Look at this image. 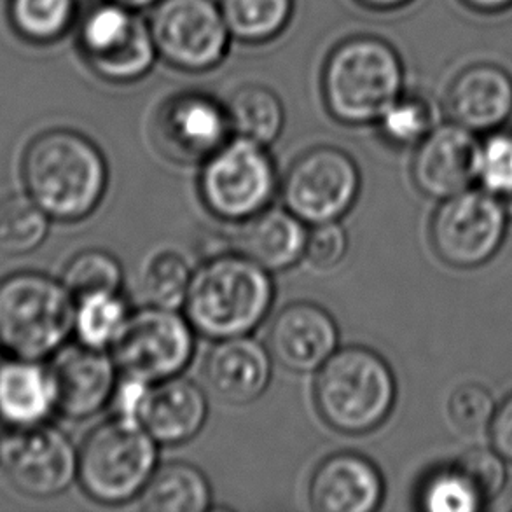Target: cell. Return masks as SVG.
I'll use <instances>...</instances> for the list:
<instances>
[{"label":"cell","instance_id":"obj_2","mask_svg":"<svg viewBox=\"0 0 512 512\" xmlns=\"http://www.w3.org/2000/svg\"><path fill=\"white\" fill-rule=\"evenodd\" d=\"M21 173L30 198L53 219L81 221L104 198L109 168L83 133L53 128L30 140Z\"/></svg>","mask_w":512,"mask_h":512},{"label":"cell","instance_id":"obj_34","mask_svg":"<svg viewBox=\"0 0 512 512\" xmlns=\"http://www.w3.org/2000/svg\"><path fill=\"white\" fill-rule=\"evenodd\" d=\"M478 182L500 200L512 196V130L499 128L479 140Z\"/></svg>","mask_w":512,"mask_h":512},{"label":"cell","instance_id":"obj_21","mask_svg":"<svg viewBox=\"0 0 512 512\" xmlns=\"http://www.w3.org/2000/svg\"><path fill=\"white\" fill-rule=\"evenodd\" d=\"M207 395L193 381L173 376L153 383L140 408L139 422L158 444H184L207 422Z\"/></svg>","mask_w":512,"mask_h":512},{"label":"cell","instance_id":"obj_7","mask_svg":"<svg viewBox=\"0 0 512 512\" xmlns=\"http://www.w3.org/2000/svg\"><path fill=\"white\" fill-rule=\"evenodd\" d=\"M77 49L104 83H140L160 62L149 21L112 0H97L79 14Z\"/></svg>","mask_w":512,"mask_h":512},{"label":"cell","instance_id":"obj_9","mask_svg":"<svg viewBox=\"0 0 512 512\" xmlns=\"http://www.w3.org/2000/svg\"><path fill=\"white\" fill-rule=\"evenodd\" d=\"M147 21L160 62L184 74L219 69L235 42L219 0H160Z\"/></svg>","mask_w":512,"mask_h":512},{"label":"cell","instance_id":"obj_37","mask_svg":"<svg viewBox=\"0 0 512 512\" xmlns=\"http://www.w3.org/2000/svg\"><path fill=\"white\" fill-rule=\"evenodd\" d=\"M348 252V235L340 222H322L308 231L305 256L313 266L329 270L343 261Z\"/></svg>","mask_w":512,"mask_h":512},{"label":"cell","instance_id":"obj_10","mask_svg":"<svg viewBox=\"0 0 512 512\" xmlns=\"http://www.w3.org/2000/svg\"><path fill=\"white\" fill-rule=\"evenodd\" d=\"M507 228L509 215L502 200L471 187L439 203L430 221V242L443 263L474 270L499 254Z\"/></svg>","mask_w":512,"mask_h":512},{"label":"cell","instance_id":"obj_24","mask_svg":"<svg viewBox=\"0 0 512 512\" xmlns=\"http://www.w3.org/2000/svg\"><path fill=\"white\" fill-rule=\"evenodd\" d=\"M210 506L212 488L207 476L184 462L158 467L140 493V507L147 512H205Z\"/></svg>","mask_w":512,"mask_h":512},{"label":"cell","instance_id":"obj_42","mask_svg":"<svg viewBox=\"0 0 512 512\" xmlns=\"http://www.w3.org/2000/svg\"><path fill=\"white\" fill-rule=\"evenodd\" d=\"M119 6L128 7L135 13H144V11H151L160 0H112Z\"/></svg>","mask_w":512,"mask_h":512},{"label":"cell","instance_id":"obj_4","mask_svg":"<svg viewBox=\"0 0 512 512\" xmlns=\"http://www.w3.org/2000/svg\"><path fill=\"white\" fill-rule=\"evenodd\" d=\"M315 404L322 420L348 436L378 429L397 399L394 371L380 353L346 346L324 362L315 378Z\"/></svg>","mask_w":512,"mask_h":512},{"label":"cell","instance_id":"obj_12","mask_svg":"<svg viewBox=\"0 0 512 512\" xmlns=\"http://www.w3.org/2000/svg\"><path fill=\"white\" fill-rule=\"evenodd\" d=\"M360 193V170L338 147H313L292 163L282 182L285 208L305 224L340 221Z\"/></svg>","mask_w":512,"mask_h":512},{"label":"cell","instance_id":"obj_5","mask_svg":"<svg viewBox=\"0 0 512 512\" xmlns=\"http://www.w3.org/2000/svg\"><path fill=\"white\" fill-rule=\"evenodd\" d=\"M76 299L63 282L35 271L0 280V345L14 357L39 360L74 331Z\"/></svg>","mask_w":512,"mask_h":512},{"label":"cell","instance_id":"obj_14","mask_svg":"<svg viewBox=\"0 0 512 512\" xmlns=\"http://www.w3.org/2000/svg\"><path fill=\"white\" fill-rule=\"evenodd\" d=\"M79 453L67 434L46 423L14 427L2 437L0 465L20 492L49 499L77 478Z\"/></svg>","mask_w":512,"mask_h":512},{"label":"cell","instance_id":"obj_3","mask_svg":"<svg viewBox=\"0 0 512 512\" xmlns=\"http://www.w3.org/2000/svg\"><path fill=\"white\" fill-rule=\"evenodd\" d=\"M273 298L270 271L238 252L212 257L193 271L184 310L196 333L210 340H228L261 326Z\"/></svg>","mask_w":512,"mask_h":512},{"label":"cell","instance_id":"obj_33","mask_svg":"<svg viewBox=\"0 0 512 512\" xmlns=\"http://www.w3.org/2000/svg\"><path fill=\"white\" fill-rule=\"evenodd\" d=\"M121 284L123 268L104 250H84L63 271V285L76 301L102 292H119Z\"/></svg>","mask_w":512,"mask_h":512},{"label":"cell","instance_id":"obj_32","mask_svg":"<svg viewBox=\"0 0 512 512\" xmlns=\"http://www.w3.org/2000/svg\"><path fill=\"white\" fill-rule=\"evenodd\" d=\"M418 507L427 512H476L485 502L457 464L429 474L418 492Z\"/></svg>","mask_w":512,"mask_h":512},{"label":"cell","instance_id":"obj_19","mask_svg":"<svg viewBox=\"0 0 512 512\" xmlns=\"http://www.w3.org/2000/svg\"><path fill=\"white\" fill-rule=\"evenodd\" d=\"M308 495L315 511L373 512L381 506L385 481L369 458L343 451L313 472Z\"/></svg>","mask_w":512,"mask_h":512},{"label":"cell","instance_id":"obj_1","mask_svg":"<svg viewBox=\"0 0 512 512\" xmlns=\"http://www.w3.org/2000/svg\"><path fill=\"white\" fill-rule=\"evenodd\" d=\"M406 88L399 49L380 35L341 39L320 69V95L327 114L340 125H376Z\"/></svg>","mask_w":512,"mask_h":512},{"label":"cell","instance_id":"obj_23","mask_svg":"<svg viewBox=\"0 0 512 512\" xmlns=\"http://www.w3.org/2000/svg\"><path fill=\"white\" fill-rule=\"evenodd\" d=\"M55 408L48 369L34 360H16L0 367V415L14 427L41 423Z\"/></svg>","mask_w":512,"mask_h":512},{"label":"cell","instance_id":"obj_6","mask_svg":"<svg viewBox=\"0 0 512 512\" xmlns=\"http://www.w3.org/2000/svg\"><path fill=\"white\" fill-rule=\"evenodd\" d=\"M158 469V443L139 420L114 416L84 439L77 478L91 499L105 506L140 497Z\"/></svg>","mask_w":512,"mask_h":512},{"label":"cell","instance_id":"obj_20","mask_svg":"<svg viewBox=\"0 0 512 512\" xmlns=\"http://www.w3.org/2000/svg\"><path fill=\"white\" fill-rule=\"evenodd\" d=\"M271 353L247 336L219 340L208 352L203 374L208 387L229 404H250L268 390Z\"/></svg>","mask_w":512,"mask_h":512},{"label":"cell","instance_id":"obj_25","mask_svg":"<svg viewBox=\"0 0 512 512\" xmlns=\"http://www.w3.org/2000/svg\"><path fill=\"white\" fill-rule=\"evenodd\" d=\"M226 102L236 137L270 147L284 132L285 107L277 91L261 83L242 84Z\"/></svg>","mask_w":512,"mask_h":512},{"label":"cell","instance_id":"obj_15","mask_svg":"<svg viewBox=\"0 0 512 512\" xmlns=\"http://www.w3.org/2000/svg\"><path fill=\"white\" fill-rule=\"evenodd\" d=\"M46 369L55 408L74 420L97 415L111 402L118 385V366L111 353L81 341L58 348Z\"/></svg>","mask_w":512,"mask_h":512},{"label":"cell","instance_id":"obj_35","mask_svg":"<svg viewBox=\"0 0 512 512\" xmlns=\"http://www.w3.org/2000/svg\"><path fill=\"white\" fill-rule=\"evenodd\" d=\"M455 464L464 472L465 478L471 481L474 490L488 506L497 499L507 485V460L493 448L476 446L465 451Z\"/></svg>","mask_w":512,"mask_h":512},{"label":"cell","instance_id":"obj_27","mask_svg":"<svg viewBox=\"0 0 512 512\" xmlns=\"http://www.w3.org/2000/svg\"><path fill=\"white\" fill-rule=\"evenodd\" d=\"M79 0H7V20L21 41L51 46L74 32Z\"/></svg>","mask_w":512,"mask_h":512},{"label":"cell","instance_id":"obj_41","mask_svg":"<svg viewBox=\"0 0 512 512\" xmlns=\"http://www.w3.org/2000/svg\"><path fill=\"white\" fill-rule=\"evenodd\" d=\"M357 6L373 13H395L411 6L416 0H353Z\"/></svg>","mask_w":512,"mask_h":512},{"label":"cell","instance_id":"obj_39","mask_svg":"<svg viewBox=\"0 0 512 512\" xmlns=\"http://www.w3.org/2000/svg\"><path fill=\"white\" fill-rule=\"evenodd\" d=\"M488 430L493 450L499 451L506 458L507 464H512V394L507 395L506 401L497 406Z\"/></svg>","mask_w":512,"mask_h":512},{"label":"cell","instance_id":"obj_40","mask_svg":"<svg viewBox=\"0 0 512 512\" xmlns=\"http://www.w3.org/2000/svg\"><path fill=\"white\" fill-rule=\"evenodd\" d=\"M460 4L472 13L485 14V16H497L512 9V0H460Z\"/></svg>","mask_w":512,"mask_h":512},{"label":"cell","instance_id":"obj_16","mask_svg":"<svg viewBox=\"0 0 512 512\" xmlns=\"http://www.w3.org/2000/svg\"><path fill=\"white\" fill-rule=\"evenodd\" d=\"M478 167V135L448 121L436 125L416 146L411 175L420 193L443 201L471 189Z\"/></svg>","mask_w":512,"mask_h":512},{"label":"cell","instance_id":"obj_26","mask_svg":"<svg viewBox=\"0 0 512 512\" xmlns=\"http://www.w3.org/2000/svg\"><path fill=\"white\" fill-rule=\"evenodd\" d=\"M233 41L266 46L291 27L296 0H219Z\"/></svg>","mask_w":512,"mask_h":512},{"label":"cell","instance_id":"obj_31","mask_svg":"<svg viewBox=\"0 0 512 512\" xmlns=\"http://www.w3.org/2000/svg\"><path fill=\"white\" fill-rule=\"evenodd\" d=\"M191 278L193 271L184 257L163 252L151 259L144 268L140 277V292L151 306L177 310L179 306H184Z\"/></svg>","mask_w":512,"mask_h":512},{"label":"cell","instance_id":"obj_11","mask_svg":"<svg viewBox=\"0 0 512 512\" xmlns=\"http://www.w3.org/2000/svg\"><path fill=\"white\" fill-rule=\"evenodd\" d=\"M194 331L187 317L147 306L126 320L111 345L119 373L146 383L179 376L193 359Z\"/></svg>","mask_w":512,"mask_h":512},{"label":"cell","instance_id":"obj_18","mask_svg":"<svg viewBox=\"0 0 512 512\" xmlns=\"http://www.w3.org/2000/svg\"><path fill=\"white\" fill-rule=\"evenodd\" d=\"M340 331L333 317L313 303H292L270 327L268 350L292 373H317L340 348Z\"/></svg>","mask_w":512,"mask_h":512},{"label":"cell","instance_id":"obj_29","mask_svg":"<svg viewBox=\"0 0 512 512\" xmlns=\"http://www.w3.org/2000/svg\"><path fill=\"white\" fill-rule=\"evenodd\" d=\"M48 214L25 194L0 200V252L20 256L37 249L48 235Z\"/></svg>","mask_w":512,"mask_h":512},{"label":"cell","instance_id":"obj_30","mask_svg":"<svg viewBox=\"0 0 512 512\" xmlns=\"http://www.w3.org/2000/svg\"><path fill=\"white\" fill-rule=\"evenodd\" d=\"M128 317V305L119 292H102L77 299L74 319L77 340L105 350L118 338Z\"/></svg>","mask_w":512,"mask_h":512},{"label":"cell","instance_id":"obj_36","mask_svg":"<svg viewBox=\"0 0 512 512\" xmlns=\"http://www.w3.org/2000/svg\"><path fill=\"white\" fill-rule=\"evenodd\" d=\"M448 409L453 425L460 432L474 436L490 429L497 404L488 388L478 383H465L451 394Z\"/></svg>","mask_w":512,"mask_h":512},{"label":"cell","instance_id":"obj_44","mask_svg":"<svg viewBox=\"0 0 512 512\" xmlns=\"http://www.w3.org/2000/svg\"><path fill=\"white\" fill-rule=\"evenodd\" d=\"M0 457H2V436H0Z\"/></svg>","mask_w":512,"mask_h":512},{"label":"cell","instance_id":"obj_17","mask_svg":"<svg viewBox=\"0 0 512 512\" xmlns=\"http://www.w3.org/2000/svg\"><path fill=\"white\" fill-rule=\"evenodd\" d=\"M450 121L476 135L499 130L512 116V76L499 63L467 65L451 79L444 95Z\"/></svg>","mask_w":512,"mask_h":512},{"label":"cell","instance_id":"obj_28","mask_svg":"<svg viewBox=\"0 0 512 512\" xmlns=\"http://www.w3.org/2000/svg\"><path fill=\"white\" fill-rule=\"evenodd\" d=\"M436 125V109L429 98L409 90L376 121L381 139L399 149L418 146Z\"/></svg>","mask_w":512,"mask_h":512},{"label":"cell","instance_id":"obj_8","mask_svg":"<svg viewBox=\"0 0 512 512\" xmlns=\"http://www.w3.org/2000/svg\"><path fill=\"white\" fill-rule=\"evenodd\" d=\"M277 189V165L268 146L236 135L201 168V200L222 221L243 222L263 212Z\"/></svg>","mask_w":512,"mask_h":512},{"label":"cell","instance_id":"obj_43","mask_svg":"<svg viewBox=\"0 0 512 512\" xmlns=\"http://www.w3.org/2000/svg\"><path fill=\"white\" fill-rule=\"evenodd\" d=\"M504 203V207H506L507 215H509V219H512V196L511 198H507V200H502Z\"/></svg>","mask_w":512,"mask_h":512},{"label":"cell","instance_id":"obj_38","mask_svg":"<svg viewBox=\"0 0 512 512\" xmlns=\"http://www.w3.org/2000/svg\"><path fill=\"white\" fill-rule=\"evenodd\" d=\"M151 385L153 383L123 376V380L118 381V385L114 388V394H112L111 404L114 416L139 420L142 402L146 399L147 390Z\"/></svg>","mask_w":512,"mask_h":512},{"label":"cell","instance_id":"obj_22","mask_svg":"<svg viewBox=\"0 0 512 512\" xmlns=\"http://www.w3.org/2000/svg\"><path fill=\"white\" fill-rule=\"evenodd\" d=\"M306 240L305 222L289 208L268 207L242 222L236 247L240 254L273 273L298 264L305 256Z\"/></svg>","mask_w":512,"mask_h":512},{"label":"cell","instance_id":"obj_13","mask_svg":"<svg viewBox=\"0 0 512 512\" xmlns=\"http://www.w3.org/2000/svg\"><path fill=\"white\" fill-rule=\"evenodd\" d=\"M233 137L226 102L203 90H182L161 102L154 116V142L168 160L194 165Z\"/></svg>","mask_w":512,"mask_h":512}]
</instances>
